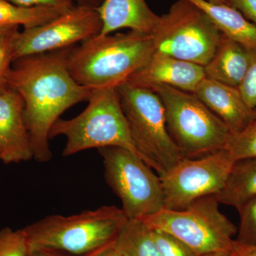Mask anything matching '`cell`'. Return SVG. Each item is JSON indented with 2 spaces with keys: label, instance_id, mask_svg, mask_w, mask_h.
I'll return each mask as SVG.
<instances>
[{
  "label": "cell",
  "instance_id": "6da1fadb",
  "mask_svg": "<svg viewBox=\"0 0 256 256\" xmlns=\"http://www.w3.org/2000/svg\"><path fill=\"white\" fill-rule=\"evenodd\" d=\"M74 47L16 60L8 76V86L24 101L33 158L38 162L52 160L50 132L60 116L76 104L88 101L92 94L69 72Z\"/></svg>",
  "mask_w": 256,
  "mask_h": 256
},
{
  "label": "cell",
  "instance_id": "7a4b0ae2",
  "mask_svg": "<svg viewBox=\"0 0 256 256\" xmlns=\"http://www.w3.org/2000/svg\"><path fill=\"white\" fill-rule=\"evenodd\" d=\"M128 220L122 208L104 206L68 216H48L24 229L30 250L96 256L114 246Z\"/></svg>",
  "mask_w": 256,
  "mask_h": 256
},
{
  "label": "cell",
  "instance_id": "3957f363",
  "mask_svg": "<svg viewBox=\"0 0 256 256\" xmlns=\"http://www.w3.org/2000/svg\"><path fill=\"white\" fill-rule=\"evenodd\" d=\"M154 52L151 34L133 31L98 34L72 48L68 70L76 82L92 92L117 88L142 68Z\"/></svg>",
  "mask_w": 256,
  "mask_h": 256
},
{
  "label": "cell",
  "instance_id": "277c9868",
  "mask_svg": "<svg viewBox=\"0 0 256 256\" xmlns=\"http://www.w3.org/2000/svg\"><path fill=\"white\" fill-rule=\"evenodd\" d=\"M60 136L66 139L64 156L94 148L118 146L134 153L148 164L133 141L117 88L94 90L82 112L72 119H58L50 129V138Z\"/></svg>",
  "mask_w": 256,
  "mask_h": 256
},
{
  "label": "cell",
  "instance_id": "5b68a950",
  "mask_svg": "<svg viewBox=\"0 0 256 256\" xmlns=\"http://www.w3.org/2000/svg\"><path fill=\"white\" fill-rule=\"evenodd\" d=\"M150 90L164 106L166 128L184 158H198L225 148L230 130L194 94L168 86Z\"/></svg>",
  "mask_w": 256,
  "mask_h": 256
},
{
  "label": "cell",
  "instance_id": "8992f818",
  "mask_svg": "<svg viewBox=\"0 0 256 256\" xmlns=\"http://www.w3.org/2000/svg\"><path fill=\"white\" fill-rule=\"evenodd\" d=\"M117 92L134 144L149 166L162 176L184 156L168 132L161 99L150 89L128 82Z\"/></svg>",
  "mask_w": 256,
  "mask_h": 256
},
{
  "label": "cell",
  "instance_id": "52a82bcc",
  "mask_svg": "<svg viewBox=\"0 0 256 256\" xmlns=\"http://www.w3.org/2000/svg\"><path fill=\"white\" fill-rule=\"evenodd\" d=\"M140 220L176 237L200 256L235 250L236 226L220 212L215 195L198 198L184 210L163 208Z\"/></svg>",
  "mask_w": 256,
  "mask_h": 256
},
{
  "label": "cell",
  "instance_id": "ba28073f",
  "mask_svg": "<svg viewBox=\"0 0 256 256\" xmlns=\"http://www.w3.org/2000/svg\"><path fill=\"white\" fill-rule=\"evenodd\" d=\"M223 34L202 10L178 0L160 16L151 34L156 52L204 66L215 54Z\"/></svg>",
  "mask_w": 256,
  "mask_h": 256
},
{
  "label": "cell",
  "instance_id": "9c48e42d",
  "mask_svg": "<svg viewBox=\"0 0 256 256\" xmlns=\"http://www.w3.org/2000/svg\"><path fill=\"white\" fill-rule=\"evenodd\" d=\"M98 152L106 183L120 200L128 220H142L164 208L160 175L142 158L118 146L100 148Z\"/></svg>",
  "mask_w": 256,
  "mask_h": 256
},
{
  "label": "cell",
  "instance_id": "30bf717a",
  "mask_svg": "<svg viewBox=\"0 0 256 256\" xmlns=\"http://www.w3.org/2000/svg\"><path fill=\"white\" fill-rule=\"evenodd\" d=\"M236 162L225 150L198 158H183L160 176L164 208L182 210L224 188Z\"/></svg>",
  "mask_w": 256,
  "mask_h": 256
},
{
  "label": "cell",
  "instance_id": "8fae6325",
  "mask_svg": "<svg viewBox=\"0 0 256 256\" xmlns=\"http://www.w3.org/2000/svg\"><path fill=\"white\" fill-rule=\"evenodd\" d=\"M101 28L97 9L76 4L48 22L18 32L14 40V62L28 56L75 46L98 35Z\"/></svg>",
  "mask_w": 256,
  "mask_h": 256
},
{
  "label": "cell",
  "instance_id": "7c38bea8",
  "mask_svg": "<svg viewBox=\"0 0 256 256\" xmlns=\"http://www.w3.org/2000/svg\"><path fill=\"white\" fill-rule=\"evenodd\" d=\"M24 112V104L18 92L10 88L0 92V161L4 164L34 158Z\"/></svg>",
  "mask_w": 256,
  "mask_h": 256
},
{
  "label": "cell",
  "instance_id": "4fadbf2b",
  "mask_svg": "<svg viewBox=\"0 0 256 256\" xmlns=\"http://www.w3.org/2000/svg\"><path fill=\"white\" fill-rule=\"evenodd\" d=\"M205 77L202 66L154 52L149 62L127 82L148 89L168 86L194 94Z\"/></svg>",
  "mask_w": 256,
  "mask_h": 256
},
{
  "label": "cell",
  "instance_id": "5bb4252c",
  "mask_svg": "<svg viewBox=\"0 0 256 256\" xmlns=\"http://www.w3.org/2000/svg\"><path fill=\"white\" fill-rule=\"evenodd\" d=\"M194 94L232 132L242 130L256 118V110L248 107L237 88L205 77Z\"/></svg>",
  "mask_w": 256,
  "mask_h": 256
},
{
  "label": "cell",
  "instance_id": "9a60e30c",
  "mask_svg": "<svg viewBox=\"0 0 256 256\" xmlns=\"http://www.w3.org/2000/svg\"><path fill=\"white\" fill-rule=\"evenodd\" d=\"M97 10L102 22L99 35L102 36L122 28L151 34L160 18L146 0H104Z\"/></svg>",
  "mask_w": 256,
  "mask_h": 256
},
{
  "label": "cell",
  "instance_id": "2e32d148",
  "mask_svg": "<svg viewBox=\"0 0 256 256\" xmlns=\"http://www.w3.org/2000/svg\"><path fill=\"white\" fill-rule=\"evenodd\" d=\"M250 60V50L223 34L215 54L204 66L205 76L238 88Z\"/></svg>",
  "mask_w": 256,
  "mask_h": 256
},
{
  "label": "cell",
  "instance_id": "e0dca14e",
  "mask_svg": "<svg viewBox=\"0 0 256 256\" xmlns=\"http://www.w3.org/2000/svg\"><path fill=\"white\" fill-rule=\"evenodd\" d=\"M202 10L222 33L248 50H256V26L228 4L208 0H188Z\"/></svg>",
  "mask_w": 256,
  "mask_h": 256
},
{
  "label": "cell",
  "instance_id": "ac0fdd59",
  "mask_svg": "<svg viewBox=\"0 0 256 256\" xmlns=\"http://www.w3.org/2000/svg\"><path fill=\"white\" fill-rule=\"evenodd\" d=\"M220 204L238 210L256 196V158L236 162L226 182L215 195Z\"/></svg>",
  "mask_w": 256,
  "mask_h": 256
},
{
  "label": "cell",
  "instance_id": "d6986e66",
  "mask_svg": "<svg viewBox=\"0 0 256 256\" xmlns=\"http://www.w3.org/2000/svg\"><path fill=\"white\" fill-rule=\"evenodd\" d=\"M114 246L126 256H161L152 229L139 220H128Z\"/></svg>",
  "mask_w": 256,
  "mask_h": 256
},
{
  "label": "cell",
  "instance_id": "ffe728a7",
  "mask_svg": "<svg viewBox=\"0 0 256 256\" xmlns=\"http://www.w3.org/2000/svg\"><path fill=\"white\" fill-rule=\"evenodd\" d=\"M63 13L50 8H22L0 0V25L30 28L48 22Z\"/></svg>",
  "mask_w": 256,
  "mask_h": 256
},
{
  "label": "cell",
  "instance_id": "44dd1931",
  "mask_svg": "<svg viewBox=\"0 0 256 256\" xmlns=\"http://www.w3.org/2000/svg\"><path fill=\"white\" fill-rule=\"evenodd\" d=\"M224 150L235 162L256 158V118L242 130L230 133Z\"/></svg>",
  "mask_w": 256,
  "mask_h": 256
},
{
  "label": "cell",
  "instance_id": "7402d4cb",
  "mask_svg": "<svg viewBox=\"0 0 256 256\" xmlns=\"http://www.w3.org/2000/svg\"><path fill=\"white\" fill-rule=\"evenodd\" d=\"M240 224L237 228V244L256 246V196L246 202L238 210Z\"/></svg>",
  "mask_w": 256,
  "mask_h": 256
},
{
  "label": "cell",
  "instance_id": "603a6c76",
  "mask_svg": "<svg viewBox=\"0 0 256 256\" xmlns=\"http://www.w3.org/2000/svg\"><path fill=\"white\" fill-rule=\"evenodd\" d=\"M0 256H28L24 229L13 230L5 227L0 230Z\"/></svg>",
  "mask_w": 256,
  "mask_h": 256
},
{
  "label": "cell",
  "instance_id": "cb8c5ba5",
  "mask_svg": "<svg viewBox=\"0 0 256 256\" xmlns=\"http://www.w3.org/2000/svg\"><path fill=\"white\" fill-rule=\"evenodd\" d=\"M152 233L161 256H200L171 234L156 229H152Z\"/></svg>",
  "mask_w": 256,
  "mask_h": 256
},
{
  "label": "cell",
  "instance_id": "d4e9b609",
  "mask_svg": "<svg viewBox=\"0 0 256 256\" xmlns=\"http://www.w3.org/2000/svg\"><path fill=\"white\" fill-rule=\"evenodd\" d=\"M238 89L248 107L256 110V50H250V64Z\"/></svg>",
  "mask_w": 256,
  "mask_h": 256
},
{
  "label": "cell",
  "instance_id": "484cf974",
  "mask_svg": "<svg viewBox=\"0 0 256 256\" xmlns=\"http://www.w3.org/2000/svg\"><path fill=\"white\" fill-rule=\"evenodd\" d=\"M18 32V30L13 32L0 42V92L9 88L8 76L14 62L13 52L14 40Z\"/></svg>",
  "mask_w": 256,
  "mask_h": 256
},
{
  "label": "cell",
  "instance_id": "4316f807",
  "mask_svg": "<svg viewBox=\"0 0 256 256\" xmlns=\"http://www.w3.org/2000/svg\"><path fill=\"white\" fill-rule=\"evenodd\" d=\"M22 8H50L64 13L76 4V0H8Z\"/></svg>",
  "mask_w": 256,
  "mask_h": 256
},
{
  "label": "cell",
  "instance_id": "83f0119b",
  "mask_svg": "<svg viewBox=\"0 0 256 256\" xmlns=\"http://www.w3.org/2000/svg\"><path fill=\"white\" fill-rule=\"evenodd\" d=\"M228 5L256 26V0H228Z\"/></svg>",
  "mask_w": 256,
  "mask_h": 256
},
{
  "label": "cell",
  "instance_id": "f1b7e54d",
  "mask_svg": "<svg viewBox=\"0 0 256 256\" xmlns=\"http://www.w3.org/2000/svg\"><path fill=\"white\" fill-rule=\"evenodd\" d=\"M235 250L238 256H256V246H246L236 242Z\"/></svg>",
  "mask_w": 256,
  "mask_h": 256
},
{
  "label": "cell",
  "instance_id": "f546056e",
  "mask_svg": "<svg viewBox=\"0 0 256 256\" xmlns=\"http://www.w3.org/2000/svg\"><path fill=\"white\" fill-rule=\"evenodd\" d=\"M18 28L20 26L0 25V42L2 41L4 38L9 36L13 32L18 31Z\"/></svg>",
  "mask_w": 256,
  "mask_h": 256
},
{
  "label": "cell",
  "instance_id": "4dcf8cb0",
  "mask_svg": "<svg viewBox=\"0 0 256 256\" xmlns=\"http://www.w3.org/2000/svg\"><path fill=\"white\" fill-rule=\"evenodd\" d=\"M104 0H76L77 5L80 6H90L97 9Z\"/></svg>",
  "mask_w": 256,
  "mask_h": 256
},
{
  "label": "cell",
  "instance_id": "1f68e13d",
  "mask_svg": "<svg viewBox=\"0 0 256 256\" xmlns=\"http://www.w3.org/2000/svg\"><path fill=\"white\" fill-rule=\"evenodd\" d=\"M96 256H124V255L116 247L112 246Z\"/></svg>",
  "mask_w": 256,
  "mask_h": 256
},
{
  "label": "cell",
  "instance_id": "d6a6232c",
  "mask_svg": "<svg viewBox=\"0 0 256 256\" xmlns=\"http://www.w3.org/2000/svg\"><path fill=\"white\" fill-rule=\"evenodd\" d=\"M28 256H58L44 250H36V249H28Z\"/></svg>",
  "mask_w": 256,
  "mask_h": 256
},
{
  "label": "cell",
  "instance_id": "836d02e7",
  "mask_svg": "<svg viewBox=\"0 0 256 256\" xmlns=\"http://www.w3.org/2000/svg\"><path fill=\"white\" fill-rule=\"evenodd\" d=\"M236 249V248H235ZM204 256H238L236 250L230 252H220V254H210V255H206Z\"/></svg>",
  "mask_w": 256,
  "mask_h": 256
},
{
  "label": "cell",
  "instance_id": "e575fe53",
  "mask_svg": "<svg viewBox=\"0 0 256 256\" xmlns=\"http://www.w3.org/2000/svg\"><path fill=\"white\" fill-rule=\"evenodd\" d=\"M208 1L212 3H215V4L228 5V0H208Z\"/></svg>",
  "mask_w": 256,
  "mask_h": 256
},
{
  "label": "cell",
  "instance_id": "d590c367",
  "mask_svg": "<svg viewBox=\"0 0 256 256\" xmlns=\"http://www.w3.org/2000/svg\"><path fill=\"white\" fill-rule=\"evenodd\" d=\"M121 254H122V252H121ZM122 255H124V254H122ZM124 256H126L124 255Z\"/></svg>",
  "mask_w": 256,
  "mask_h": 256
}]
</instances>
